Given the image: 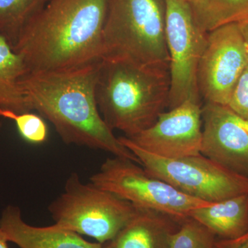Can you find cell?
<instances>
[{
    "instance_id": "1",
    "label": "cell",
    "mask_w": 248,
    "mask_h": 248,
    "mask_svg": "<svg viewBox=\"0 0 248 248\" xmlns=\"http://www.w3.org/2000/svg\"><path fill=\"white\" fill-rule=\"evenodd\" d=\"M107 9L108 0H49L13 45L27 73L68 71L102 61Z\"/></svg>"
},
{
    "instance_id": "2",
    "label": "cell",
    "mask_w": 248,
    "mask_h": 248,
    "mask_svg": "<svg viewBox=\"0 0 248 248\" xmlns=\"http://www.w3.org/2000/svg\"><path fill=\"white\" fill-rule=\"evenodd\" d=\"M100 62L68 71L27 73L21 84L29 108L53 124L66 144L101 150L141 165L99 112L96 84Z\"/></svg>"
},
{
    "instance_id": "3",
    "label": "cell",
    "mask_w": 248,
    "mask_h": 248,
    "mask_svg": "<svg viewBox=\"0 0 248 248\" xmlns=\"http://www.w3.org/2000/svg\"><path fill=\"white\" fill-rule=\"evenodd\" d=\"M170 71L104 58L99 64L96 100L112 130L131 138L156 122L168 109Z\"/></svg>"
},
{
    "instance_id": "4",
    "label": "cell",
    "mask_w": 248,
    "mask_h": 248,
    "mask_svg": "<svg viewBox=\"0 0 248 248\" xmlns=\"http://www.w3.org/2000/svg\"><path fill=\"white\" fill-rule=\"evenodd\" d=\"M166 0H108L104 58L170 71Z\"/></svg>"
},
{
    "instance_id": "5",
    "label": "cell",
    "mask_w": 248,
    "mask_h": 248,
    "mask_svg": "<svg viewBox=\"0 0 248 248\" xmlns=\"http://www.w3.org/2000/svg\"><path fill=\"white\" fill-rule=\"evenodd\" d=\"M48 210L56 226L106 244L128 224L138 208L92 183L84 184L73 172Z\"/></svg>"
},
{
    "instance_id": "6",
    "label": "cell",
    "mask_w": 248,
    "mask_h": 248,
    "mask_svg": "<svg viewBox=\"0 0 248 248\" xmlns=\"http://www.w3.org/2000/svg\"><path fill=\"white\" fill-rule=\"evenodd\" d=\"M119 139L147 172L192 198L213 203L248 194V178L202 154L168 159L145 151L126 137Z\"/></svg>"
},
{
    "instance_id": "7",
    "label": "cell",
    "mask_w": 248,
    "mask_h": 248,
    "mask_svg": "<svg viewBox=\"0 0 248 248\" xmlns=\"http://www.w3.org/2000/svg\"><path fill=\"white\" fill-rule=\"evenodd\" d=\"M139 165L125 158H108L90 181L136 208L155 210L182 220L190 218L194 209L211 204L182 193Z\"/></svg>"
},
{
    "instance_id": "8",
    "label": "cell",
    "mask_w": 248,
    "mask_h": 248,
    "mask_svg": "<svg viewBox=\"0 0 248 248\" xmlns=\"http://www.w3.org/2000/svg\"><path fill=\"white\" fill-rule=\"evenodd\" d=\"M166 5L170 79L168 110H171L187 100L201 104L197 71L208 32L199 27L192 8L184 0H166Z\"/></svg>"
},
{
    "instance_id": "9",
    "label": "cell",
    "mask_w": 248,
    "mask_h": 248,
    "mask_svg": "<svg viewBox=\"0 0 248 248\" xmlns=\"http://www.w3.org/2000/svg\"><path fill=\"white\" fill-rule=\"evenodd\" d=\"M248 64V54L237 23L210 31L197 71V84L205 102L227 106Z\"/></svg>"
},
{
    "instance_id": "10",
    "label": "cell",
    "mask_w": 248,
    "mask_h": 248,
    "mask_svg": "<svg viewBox=\"0 0 248 248\" xmlns=\"http://www.w3.org/2000/svg\"><path fill=\"white\" fill-rule=\"evenodd\" d=\"M128 139L160 157L174 159L202 154V105L186 101L165 111L150 128Z\"/></svg>"
},
{
    "instance_id": "11",
    "label": "cell",
    "mask_w": 248,
    "mask_h": 248,
    "mask_svg": "<svg viewBox=\"0 0 248 248\" xmlns=\"http://www.w3.org/2000/svg\"><path fill=\"white\" fill-rule=\"evenodd\" d=\"M201 153L248 178V120L227 106L205 102L202 107Z\"/></svg>"
},
{
    "instance_id": "12",
    "label": "cell",
    "mask_w": 248,
    "mask_h": 248,
    "mask_svg": "<svg viewBox=\"0 0 248 248\" xmlns=\"http://www.w3.org/2000/svg\"><path fill=\"white\" fill-rule=\"evenodd\" d=\"M0 229L9 242L20 248H106L104 244L89 242L78 233L55 224L31 226L23 220L20 209L14 205L3 210Z\"/></svg>"
},
{
    "instance_id": "13",
    "label": "cell",
    "mask_w": 248,
    "mask_h": 248,
    "mask_svg": "<svg viewBox=\"0 0 248 248\" xmlns=\"http://www.w3.org/2000/svg\"><path fill=\"white\" fill-rule=\"evenodd\" d=\"M185 220L138 208L128 224L104 245L106 248H171L173 235Z\"/></svg>"
},
{
    "instance_id": "14",
    "label": "cell",
    "mask_w": 248,
    "mask_h": 248,
    "mask_svg": "<svg viewBox=\"0 0 248 248\" xmlns=\"http://www.w3.org/2000/svg\"><path fill=\"white\" fill-rule=\"evenodd\" d=\"M190 218L199 222L218 239H233L248 231V194L194 209Z\"/></svg>"
},
{
    "instance_id": "15",
    "label": "cell",
    "mask_w": 248,
    "mask_h": 248,
    "mask_svg": "<svg viewBox=\"0 0 248 248\" xmlns=\"http://www.w3.org/2000/svg\"><path fill=\"white\" fill-rule=\"evenodd\" d=\"M27 73L22 57L0 32V108L17 113L31 111L21 84Z\"/></svg>"
},
{
    "instance_id": "16",
    "label": "cell",
    "mask_w": 248,
    "mask_h": 248,
    "mask_svg": "<svg viewBox=\"0 0 248 248\" xmlns=\"http://www.w3.org/2000/svg\"><path fill=\"white\" fill-rule=\"evenodd\" d=\"M193 14L207 33L226 24L248 21V0H203Z\"/></svg>"
},
{
    "instance_id": "17",
    "label": "cell",
    "mask_w": 248,
    "mask_h": 248,
    "mask_svg": "<svg viewBox=\"0 0 248 248\" xmlns=\"http://www.w3.org/2000/svg\"><path fill=\"white\" fill-rule=\"evenodd\" d=\"M49 0H0V32L14 45L19 31Z\"/></svg>"
},
{
    "instance_id": "18",
    "label": "cell",
    "mask_w": 248,
    "mask_h": 248,
    "mask_svg": "<svg viewBox=\"0 0 248 248\" xmlns=\"http://www.w3.org/2000/svg\"><path fill=\"white\" fill-rule=\"evenodd\" d=\"M217 238L199 222L188 218L173 235L171 248H217Z\"/></svg>"
},
{
    "instance_id": "19",
    "label": "cell",
    "mask_w": 248,
    "mask_h": 248,
    "mask_svg": "<svg viewBox=\"0 0 248 248\" xmlns=\"http://www.w3.org/2000/svg\"><path fill=\"white\" fill-rule=\"evenodd\" d=\"M0 117L14 121L19 135L32 144H41L48 139V130L43 117L32 112L17 113L14 111L0 108Z\"/></svg>"
},
{
    "instance_id": "20",
    "label": "cell",
    "mask_w": 248,
    "mask_h": 248,
    "mask_svg": "<svg viewBox=\"0 0 248 248\" xmlns=\"http://www.w3.org/2000/svg\"><path fill=\"white\" fill-rule=\"evenodd\" d=\"M227 107L248 120V64L240 77Z\"/></svg>"
},
{
    "instance_id": "21",
    "label": "cell",
    "mask_w": 248,
    "mask_h": 248,
    "mask_svg": "<svg viewBox=\"0 0 248 248\" xmlns=\"http://www.w3.org/2000/svg\"><path fill=\"white\" fill-rule=\"evenodd\" d=\"M216 246L217 248H248V231L236 239H217Z\"/></svg>"
},
{
    "instance_id": "22",
    "label": "cell",
    "mask_w": 248,
    "mask_h": 248,
    "mask_svg": "<svg viewBox=\"0 0 248 248\" xmlns=\"http://www.w3.org/2000/svg\"><path fill=\"white\" fill-rule=\"evenodd\" d=\"M237 24L238 25H239L240 31H241L243 37H244L245 44H246V49H247L248 54V21L237 23Z\"/></svg>"
},
{
    "instance_id": "23",
    "label": "cell",
    "mask_w": 248,
    "mask_h": 248,
    "mask_svg": "<svg viewBox=\"0 0 248 248\" xmlns=\"http://www.w3.org/2000/svg\"><path fill=\"white\" fill-rule=\"evenodd\" d=\"M184 1L190 5V7L192 8V11L195 12L200 7L201 5L203 3V0H184Z\"/></svg>"
},
{
    "instance_id": "24",
    "label": "cell",
    "mask_w": 248,
    "mask_h": 248,
    "mask_svg": "<svg viewBox=\"0 0 248 248\" xmlns=\"http://www.w3.org/2000/svg\"><path fill=\"white\" fill-rule=\"evenodd\" d=\"M8 242L9 241L5 236L4 232L0 229V248H9Z\"/></svg>"
},
{
    "instance_id": "25",
    "label": "cell",
    "mask_w": 248,
    "mask_h": 248,
    "mask_svg": "<svg viewBox=\"0 0 248 248\" xmlns=\"http://www.w3.org/2000/svg\"><path fill=\"white\" fill-rule=\"evenodd\" d=\"M1 125H2V124H1V121H0V128H1Z\"/></svg>"
}]
</instances>
